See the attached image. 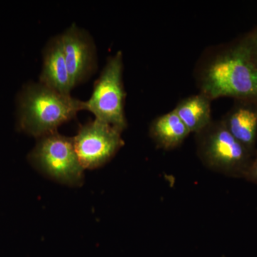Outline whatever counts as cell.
<instances>
[{
    "label": "cell",
    "mask_w": 257,
    "mask_h": 257,
    "mask_svg": "<svg viewBox=\"0 0 257 257\" xmlns=\"http://www.w3.org/2000/svg\"><path fill=\"white\" fill-rule=\"evenodd\" d=\"M28 160L50 178L70 186L83 181V167L74 150L72 139L55 133L39 138Z\"/></svg>",
    "instance_id": "5b68a950"
},
{
    "label": "cell",
    "mask_w": 257,
    "mask_h": 257,
    "mask_svg": "<svg viewBox=\"0 0 257 257\" xmlns=\"http://www.w3.org/2000/svg\"><path fill=\"white\" fill-rule=\"evenodd\" d=\"M123 55L118 51L111 56L94 82L92 95L84 101V110L95 119L122 132L127 126L124 114L126 92L122 80Z\"/></svg>",
    "instance_id": "277c9868"
},
{
    "label": "cell",
    "mask_w": 257,
    "mask_h": 257,
    "mask_svg": "<svg viewBox=\"0 0 257 257\" xmlns=\"http://www.w3.org/2000/svg\"><path fill=\"white\" fill-rule=\"evenodd\" d=\"M199 159L208 168L231 177H244L253 153L236 140L223 120L196 134Z\"/></svg>",
    "instance_id": "3957f363"
},
{
    "label": "cell",
    "mask_w": 257,
    "mask_h": 257,
    "mask_svg": "<svg viewBox=\"0 0 257 257\" xmlns=\"http://www.w3.org/2000/svg\"><path fill=\"white\" fill-rule=\"evenodd\" d=\"M244 177L247 180L257 184V155L253 157Z\"/></svg>",
    "instance_id": "4fadbf2b"
},
{
    "label": "cell",
    "mask_w": 257,
    "mask_h": 257,
    "mask_svg": "<svg viewBox=\"0 0 257 257\" xmlns=\"http://www.w3.org/2000/svg\"><path fill=\"white\" fill-rule=\"evenodd\" d=\"M242 40L248 47L253 60L257 63V28L246 35Z\"/></svg>",
    "instance_id": "7c38bea8"
},
{
    "label": "cell",
    "mask_w": 257,
    "mask_h": 257,
    "mask_svg": "<svg viewBox=\"0 0 257 257\" xmlns=\"http://www.w3.org/2000/svg\"><path fill=\"white\" fill-rule=\"evenodd\" d=\"M200 82L211 100L229 96L257 103V63L242 40L207 64Z\"/></svg>",
    "instance_id": "7a4b0ae2"
},
{
    "label": "cell",
    "mask_w": 257,
    "mask_h": 257,
    "mask_svg": "<svg viewBox=\"0 0 257 257\" xmlns=\"http://www.w3.org/2000/svg\"><path fill=\"white\" fill-rule=\"evenodd\" d=\"M84 110V101L39 82L23 86L17 96L16 124L20 131L40 138Z\"/></svg>",
    "instance_id": "6da1fadb"
},
{
    "label": "cell",
    "mask_w": 257,
    "mask_h": 257,
    "mask_svg": "<svg viewBox=\"0 0 257 257\" xmlns=\"http://www.w3.org/2000/svg\"><path fill=\"white\" fill-rule=\"evenodd\" d=\"M211 101L207 96L200 92L179 101L173 110L190 133L197 134L212 122Z\"/></svg>",
    "instance_id": "8fae6325"
},
{
    "label": "cell",
    "mask_w": 257,
    "mask_h": 257,
    "mask_svg": "<svg viewBox=\"0 0 257 257\" xmlns=\"http://www.w3.org/2000/svg\"><path fill=\"white\" fill-rule=\"evenodd\" d=\"M40 82L67 95L70 94L74 88L64 57L60 35L52 37L45 45Z\"/></svg>",
    "instance_id": "ba28073f"
},
{
    "label": "cell",
    "mask_w": 257,
    "mask_h": 257,
    "mask_svg": "<svg viewBox=\"0 0 257 257\" xmlns=\"http://www.w3.org/2000/svg\"><path fill=\"white\" fill-rule=\"evenodd\" d=\"M60 36L72 86L75 87L87 82L97 68L95 43L89 32L75 24Z\"/></svg>",
    "instance_id": "52a82bcc"
},
{
    "label": "cell",
    "mask_w": 257,
    "mask_h": 257,
    "mask_svg": "<svg viewBox=\"0 0 257 257\" xmlns=\"http://www.w3.org/2000/svg\"><path fill=\"white\" fill-rule=\"evenodd\" d=\"M222 120L231 135L254 153L257 140V103L236 100Z\"/></svg>",
    "instance_id": "9c48e42d"
},
{
    "label": "cell",
    "mask_w": 257,
    "mask_h": 257,
    "mask_svg": "<svg viewBox=\"0 0 257 257\" xmlns=\"http://www.w3.org/2000/svg\"><path fill=\"white\" fill-rule=\"evenodd\" d=\"M190 134L174 110L159 116L150 125V137L157 146L164 150L177 148Z\"/></svg>",
    "instance_id": "30bf717a"
},
{
    "label": "cell",
    "mask_w": 257,
    "mask_h": 257,
    "mask_svg": "<svg viewBox=\"0 0 257 257\" xmlns=\"http://www.w3.org/2000/svg\"><path fill=\"white\" fill-rule=\"evenodd\" d=\"M121 133L96 119L81 126L72 140L83 169L94 170L111 160L124 145Z\"/></svg>",
    "instance_id": "8992f818"
}]
</instances>
